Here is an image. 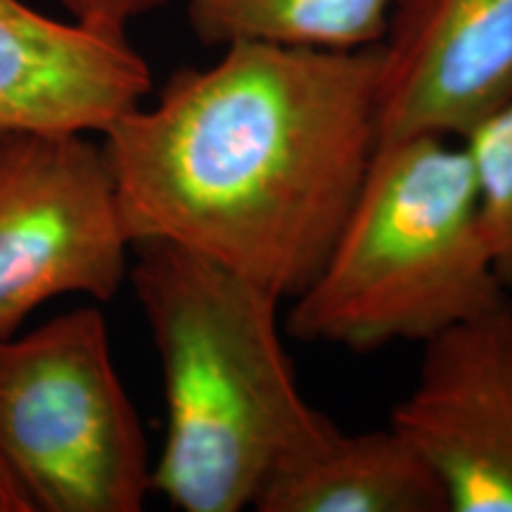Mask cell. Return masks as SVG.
Here are the masks:
<instances>
[{
    "instance_id": "cell-1",
    "label": "cell",
    "mask_w": 512,
    "mask_h": 512,
    "mask_svg": "<svg viewBox=\"0 0 512 512\" xmlns=\"http://www.w3.org/2000/svg\"><path fill=\"white\" fill-rule=\"evenodd\" d=\"M382 43H233L102 133L131 242L166 240L292 302L377 150Z\"/></svg>"
},
{
    "instance_id": "cell-3",
    "label": "cell",
    "mask_w": 512,
    "mask_h": 512,
    "mask_svg": "<svg viewBox=\"0 0 512 512\" xmlns=\"http://www.w3.org/2000/svg\"><path fill=\"white\" fill-rule=\"evenodd\" d=\"M453 138L377 143L323 266L292 299V337L351 351L420 342L510 302Z\"/></svg>"
},
{
    "instance_id": "cell-10",
    "label": "cell",
    "mask_w": 512,
    "mask_h": 512,
    "mask_svg": "<svg viewBox=\"0 0 512 512\" xmlns=\"http://www.w3.org/2000/svg\"><path fill=\"white\" fill-rule=\"evenodd\" d=\"M396 0H188L204 46L271 43L287 48L361 50L380 46Z\"/></svg>"
},
{
    "instance_id": "cell-2",
    "label": "cell",
    "mask_w": 512,
    "mask_h": 512,
    "mask_svg": "<svg viewBox=\"0 0 512 512\" xmlns=\"http://www.w3.org/2000/svg\"><path fill=\"white\" fill-rule=\"evenodd\" d=\"M131 285L162 358L166 437L152 491L183 512L254 508L330 418L304 399L273 294L166 240H138Z\"/></svg>"
},
{
    "instance_id": "cell-6",
    "label": "cell",
    "mask_w": 512,
    "mask_h": 512,
    "mask_svg": "<svg viewBox=\"0 0 512 512\" xmlns=\"http://www.w3.org/2000/svg\"><path fill=\"white\" fill-rule=\"evenodd\" d=\"M389 425L437 472L448 512H512V299L427 339Z\"/></svg>"
},
{
    "instance_id": "cell-7",
    "label": "cell",
    "mask_w": 512,
    "mask_h": 512,
    "mask_svg": "<svg viewBox=\"0 0 512 512\" xmlns=\"http://www.w3.org/2000/svg\"><path fill=\"white\" fill-rule=\"evenodd\" d=\"M512 95V0H396L377 133L460 138Z\"/></svg>"
},
{
    "instance_id": "cell-8",
    "label": "cell",
    "mask_w": 512,
    "mask_h": 512,
    "mask_svg": "<svg viewBox=\"0 0 512 512\" xmlns=\"http://www.w3.org/2000/svg\"><path fill=\"white\" fill-rule=\"evenodd\" d=\"M150 86V69L126 34L62 24L22 0H0V138L102 136Z\"/></svg>"
},
{
    "instance_id": "cell-5",
    "label": "cell",
    "mask_w": 512,
    "mask_h": 512,
    "mask_svg": "<svg viewBox=\"0 0 512 512\" xmlns=\"http://www.w3.org/2000/svg\"><path fill=\"white\" fill-rule=\"evenodd\" d=\"M131 247L102 145L83 133L0 138V339L62 294L110 302Z\"/></svg>"
},
{
    "instance_id": "cell-13",
    "label": "cell",
    "mask_w": 512,
    "mask_h": 512,
    "mask_svg": "<svg viewBox=\"0 0 512 512\" xmlns=\"http://www.w3.org/2000/svg\"><path fill=\"white\" fill-rule=\"evenodd\" d=\"M0 512H34V505L15 482L10 470L0 463Z\"/></svg>"
},
{
    "instance_id": "cell-12",
    "label": "cell",
    "mask_w": 512,
    "mask_h": 512,
    "mask_svg": "<svg viewBox=\"0 0 512 512\" xmlns=\"http://www.w3.org/2000/svg\"><path fill=\"white\" fill-rule=\"evenodd\" d=\"M76 22L86 27L124 34L126 24L145 12L159 8L166 0H60Z\"/></svg>"
},
{
    "instance_id": "cell-9",
    "label": "cell",
    "mask_w": 512,
    "mask_h": 512,
    "mask_svg": "<svg viewBox=\"0 0 512 512\" xmlns=\"http://www.w3.org/2000/svg\"><path fill=\"white\" fill-rule=\"evenodd\" d=\"M256 512H448L446 489L396 427L349 434L330 422L273 472Z\"/></svg>"
},
{
    "instance_id": "cell-4",
    "label": "cell",
    "mask_w": 512,
    "mask_h": 512,
    "mask_svg": "<svg viewBox=\"0 0 512 512\" xmlns=\"http://www.w3.org/2000/svg\"><path fill=\"white\" fill-rule=\"evenodd\" d=\"M0 463L34 512H138L152 465L105 318L76 309L0 339Z\"/></svg>"
},
{
    "instance_id": "cell-11",
    "label": "cell",
    "mask_w": 512,
    "mask_h": 512,
    "mask_svg": "<svg viewBox=\"0 0 512 512\" xmlns=\"http://www.w3.org/2000/svg\"><path fill=\"white\" fill-rule=\"evenodd\" d=\"M458 140L475 174L491 259L512 297V95Z\"/></svg>"
}]
</instances>
